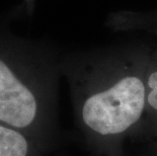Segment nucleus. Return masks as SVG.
<instances>
[{
	"mask_svg": "<svg viewBox=\"0 0 157 156\" xmlns=\"http://www.w3.org/2000/svg\"><path fill=\"white\" fill-rule=\"evenodd\" d=\"M47 156H48V155H47ZM123 156H125V155H123Z\"/></svg>",
	"mask_w": 157,
	"mask_h": 156,
	"instance_id": "423d86ee",
	"label": "nucleus"
},
{
	"mask_svg": "<svg viewBox=\"0 0 157 156\" xmlns=\"http://www.w3.org/2000/svg\"><path fill=\"white\" fill-rule=\"evenodd\" d=\"M151 48L123 45L62 54L74 121L96 156H123L136 139L146 108V70Z\"/></svg>",
	"mask_w": 157,
	"mask_h": 156,
	"instance_id": "f257e3e1",
	"label": "nucleus"
},
{
	"mask_svg": "<svg viewBox=\"0 0 157 156\" xmlns=\"http://www.w3.org/2000/svg\"><path fill=\"white\" fill-rule=\"evenodd\" d=\"M61 56L44 43L0 26V124L28 136L46 155L61 140Z\"/></svg>",
	"mask_w": 157,
	"mask_h": 156,
	"instance_id": "f03ea898",
	"label": "nucleus"
},
{
	"mask_svg": "<svg viewBox=\"0 0 157 156\" xmlns=\"http://www.w3.org/2000/svg\"><path fill=\"white\" fill-rule=\"evenodd\" d=\"M146 156H157V138L155 140L150 142L148 155H146Z\"/></svg>",
	"mask_w": 157,
	"mask_h": 156,
	"instance_id": "39448f33",
	"label": "nucleus"
},
{
	"mask_svg": "<svg viewBox=\"0 0 157 156\" xmlns=\"http://www.w3.org/2000/svg\"><path fill=\"white\" fill-rule=\"evenodd\" d=\"M0 156H47L32 139L0 124Z\"/></svg>",
	"mask_w": 157,
	"mask_h": 156,
	"instance_id": "20e7f679",
	"label": "nucleus"
},
{
	"mask_svg": "<svg viewBox=\"0 0 157 156\" xmlns=\"http://www.w3.org/2000/svg\"><path fill=\"white\" fill-rule=\"evenodd\" d=\"M137 138L149 142L157 138V44L150 50L146 70V108Z\"/></svg>",
	"mask_w": 157,
	"mask_h": 156,
	"instance_id": "7ed1b4c3",
	"label": "nucleus"
}]
</instances>
